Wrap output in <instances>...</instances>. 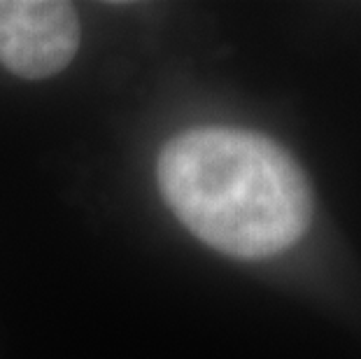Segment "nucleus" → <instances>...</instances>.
I'll return each mask as SVG.
<instances>
[{
	"label": "nucleus",
	"instance_id": "obj_1",
	"mask_svg": "<svg viewBox=\"0 0 361 359\" xmlns=\"http://www.w3.org/2000/svg\"><path fill=\"white\" fill-rule=\"evenodd\" d=\"M157 180L184 226L221 255L268 259L303 238L312 192L287 150L231 126L191 128L159 154Z\"/></svg>",
	"mask_w": 361,
	"mask_h": 359
},
{
	"label": "nucleus",
	"instance_id": "obj_2",
	"mask_svg": "<svg viewBox=\"0 0 361 359\" xmlns=\"http://www.w3.org/2000/svg\"><path fill=\"white\" fill-rule=\"evenodd\" d=\"M80 17L61 0H0V63L24 80H47L78 54Z\"/></svg>",
	"mask_w": 361,
	"mask_h": 359
}]
</instances>
